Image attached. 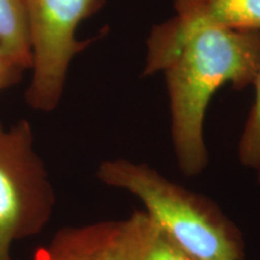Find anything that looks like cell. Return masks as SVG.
<instances>
[{
  "instance_id": "obj_1",
  "label": "cell",
  "mask_w": 260,
  "mask_h": 260,
  "mask_svg": "<svg viewBox=\"0 0 260 260\" xmlns=\"http://www.w3.org/2000/svg\"><path fill=\"white\" fill-rule=\"evenodd\" d=\"M259 64L260 31L187 23L176 16L152 29L144 75L164 73L172 147L184 176H198L209 164L204 124L214 93L225 84L252 86Z\"/></svg>"
},
{
  "instance_id": "obj_2",
  "label": "cell",
  "mask_w": 260,
  "mask_h": 260,
  "mask_svg": "<svg viewBox=\"0 0 260 260\" xmlns=\"http://www.w3.org/2000/svg\"><path fill=\"white\" fill-rule=\"evenodd\" d=\"M102 183L134 195L145 211L193 260H245L242 233L222 209L146 162L109 159L99 164Z\"/></svg>"
},
{
  "instance_id": "obj_3",
  "label": "cell",
  "mask_w": 260,
  "mask_h": 260,
  "mask_svg": "<svg viewBox=\"0 0 260 260\" xmlns=\"http://www.w3.org/2000/svg\"><path fill=\"white\" fill-rule=\"evenodd\" d=\"M56 193L34 148L30 123L10 129L0 123V260H12L17 241L40 234L50 223Z\"/></svg>"
},
{
  "instance_id": "obj_4",
  "label": "cell",
  "mask_w": 260,
  "mask_h": 260,
  "mask_svg": "<svg viewBox=\"0 0 260 260\" xmlns=\"http://www.w3.org/2000/svg\"><path fill=\"white\" fill-rule=\"evenodd\" d=\"M30 28L32 77L25 92L31 109L50 112L63 96L73 58L92 40L80 41L76 30L100 11L105 0H24Z\"/></svg>"
},
{
  "instance_id": "obj_5",
  "label": "cell",
  "mask_w": 260,
  "mask_h": 260,
  "mask_svg": "<svg viewBox=\"0 0 260 260\" xmlns=\"http://www.w3.org/2000/svg\"><path fill=\"white\" fill-rule=\"evenodd\" d=\"M110 260H193L146 211L107 220Z\"/></svg>"
},
{
  "instance_id": "obj_6",
  "label": "cell",
  "mask_w": 260,
  "mask_h": 260,
  "mask_svg": "<svg viewBox=\"0 0 260 260\" xmlns=\"http://www.w3.org/2000/svg\"><path fill=\"white\" fill-rule=\"evenodd\" d=\"M176 17L187 23L260 31V0H172Z\"/></svg>"
},
{
  "instance_id": "obj_7",
  "label": "cell",
  "mask_w": 260,
  "mask_h": 260,
  "mask_svg": "<svg viewBox=\"0 0 260 260\" xmlns=\"http://www.w3.org/2000/svg\"><path fill=\"white\" fill-rule=\"evenodd\" d=\"M106 234L107 220L61 228L30 260H110Z\"/></svg>"
},
{
  "instance_id": "obj_8",
  "label": "cell",
  "mask_w": 260,
  "mask_h": 260,
  "mask_svg": "<svg viewBox=\"0 0 260 260\" xmlns=\"http://www.w3.org/2000/svg\"><path fill=\"white\" fill-rule=\"evenodd\" d=\"M0 46L24 70L31 69V38L24 0H0Z\"/></svg>"
},
{
  "instance_id": "obj_9",
  "label": "cell",
  "mask_w": 260,
  "mask_h": 260,
  "mask_svg": "<svg viewBox=\"0 0 260 260\" xmlns=\"http://www.w3.org/2000/svg\"><path fill=\"white\" fill-rule=\"evenodd\" d=\"M252 86L255 89L254 103L240 136L237 158L242 167L256 170L260 168V64Z\"/></svg>"
},
{
  "instance_id": "obj_10",
  "label": "cell",
  "mask_w": 260,
  "mask_h": 260,
  "mask_svg": "<svg viewBox=\"0 0 260 260\" xmlns=\"http://www.w3.org/2000/svg\"><path fill=\"white\" fill-rule=\"evenodd\" d=\"M23 71V68L0 46V92L18 83Z\"/></svg>"
},
{
  "instance_id": "obj_11",
  "label": "cell",
  "mask_w": 260,
  "mask_h": 260,
  "mask_svg": "<svg viewBox=\"0 0 260 260\" xmlns=\"http://www.w3.org/2000/svg\"><path fill=\"white\" fill-rule=\"evenodd\" d=\"M256 174H258L256 175V177H258V183L260 184V168L256 169Z\"/></svg>"
}]
</instances>
